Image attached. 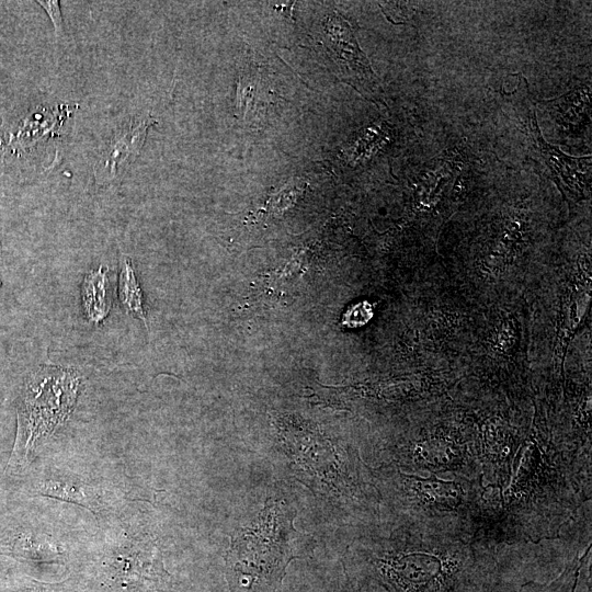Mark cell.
I'll use <instances>...</instances> for the list:
<instances>
[{
    "mask_svg": "<svg viewBox=\"0 0 592 592\" xmlns=\"http://www.w3.org/2000/svg\"><path fill=\"white\" fill-rule=\"evenodd\" d=\"M343 563L346 576L386 592H503L489 544L426 528L397 524L387 536L362 537Z\"/></svg>",
    "mask_w": 592,
    "mask_h": 592,
    "instance_id": "cell-1",
    "label": "cell"
},
{
    "mask_svg": "<svg viewBox=\"0 0 592 592\" xmlns=\"http://www.w3.org/2000/svg\"><path fill=\"white\" fill-rule=\"evenodd\" d=\"M590 454L522 444L496 504L492 531L534 542L556 537L590 498Z\"/></svg>",
    "mask_w": 592,
    "mask_h": 592,
    "instance_id": "cell-2",
    "label": "cell"
},
{
    "mask_svg": "<svg viewBox=\"0 0 592 592\" xmlns=\"http://www.w3.org/2000/svg\"><path fill=\"white\" fill-rule=\"evenodd\" d=\"M380 502L399 525L447 533L485 542L493 523L490 487L482 478L407 473L391 465L371 469Z\"/></svg>",
    "mask_w": 592,
    "mask_h": 592,
    "instance_id": "cell-3",
    "label": "cell"
},
{
    "mask_svg": "<svg viewBox=\"0 0 592 592\" xmlns=\"http://www.w3.org/2000/svg\"><path fill=\"white\" fill-rule=\"evenodd\" d=\"M294 517L284 500H267L251 523L234 535L225 554L231 592H277L289 562L312 549L294 528Z\"/></svg>",
    "mask_w": 592,
    "mask_h": 592,
    "instance_id": "cell-4",
    "label": "cell"
},
{
    "mask_svg": "<svg viewBox=\"0 0 592 592\" xmlns=\"http://www.w3.org/2000/svg\"><path fill=\"white\" fill-rule=\"evenodd\" d=\"M78 388V373L69 368L44 366L29 378L19 408L18 432V442L26 454L67 419Z\"/></svg>",
    "mask_w": 592,
    "mask_h": 592,
    "instance_id": "cell-5",
    "label": "cell"
},
{
    "mask_svg": "<svg viewBox=\"0 0 592 592\" xmlns=\"http://www.w3.org/2000/svg\"><path fill=\"white\" fill-rule=\"evenodd\" d=\"M328 46L334 54L344 77L372 100H379L382 89L371 64L360 48L350 24L339 14L325 23Z\"/></svg>",
    "mask_w": 592,
    "mask_h": 592,
    "instance_id": "cell-6",
    "label": "cell"
},
{
    "mask_svg": "<svg viewBox=\"0 0 592 592\" xmlns=\"http://www.w3.org/2000/svg\"><path fill=\"white\" fill-rule=\"evenodd\" d=\"M521 116L533 152L543 161L554 180L571 192H581L589 187L591 156L571 157L558 147L548 144L540 135L536 113L532 105H526V111Z\"/></svg>",
    "mask_w": 592,
    "mask_h": 592,
    "instance_id": "cell-7",
    "label": "cell"
},
{
    "mask_svg": "<svg viewBox=\"0 0 592 592\" xmlns=\"http://www.w3.org/2000/svg\"><path fill=\"white\" fill-rule=\"evenodd\" d=\"M151 124L150 118H146L132 125L118 136L113 137L94 166V175L98 181L112 179L117 174L121 167L136 158L144 145L147 129Z\"/></svg>",
    "mask_w": 592,
    "mask_h": 592,
    "instance_id": "cell-8",
    "label": "cell"
},
{
    "mask_svg": "<svg viewBox=\"0 0 592 592\" xmlns=\"http://www.w3.org/2000/svg\"><path fill=\"white\" fill-rule=\"evenodd\" d=\"M590 86H583L576 90L546 102L551 117L563 129H578V126L585 124L590 118L591 104Z\"/></svg>",
    "mask_w": 592,
    "mask_h": 592,
    "instance_id": "cell-9",
    "label": "cell"
},
{
    "mask_svg": "<svg viewBox=\"0 0 592 592\" xmlns=\"http://www.w3.org/2000/svg\"><path fill=\"white\" fill-rule=\"evenodd\" d=\"M106 272L107 269L100 265L89 272L82 283V307L87 318L95 325L106 318L112 306Z\"/></svg>",
    "mask_w": 592,
    "mask_h": 592,
    "instance_id": "cell-10",
    "label": "cell"
},
{
    "mask_svg": "<svg viewBox=\"0 0 592 592\" xmlns=\"http://www.w3.org/2000/svg\"><path fill=\"white\" fill-rule=\"evenodd\" d=\"M38 492L48 498L81 505L94 513L99 509V497L94 489L76 479L47 478L41 482Z\"/></svg>",
    "mask_w": 592,
    "mask_h": 592,
    "instance_id": "cell-11",
    "label": "cell"
},
{
    "mask_svg": "<svg viewBox=\"0 0 592 592\" xmlns=\"http://www.w3.org/2000/svg\"><path fill=\"white\" fill-rule=\"evenodd\" d=\"M118 285L119 301L126 314L139 318L147 327L143 293L132 259L127 255H122L119 261Z\"/></svg>",
    "mask_w": 592,
    "mask_h": 592,
    "instance_id": "cell-12",
    "label": "cell"
},
{
    "mask_svg": "<svg viewBox=\"0 0 592 592\" xmlns=\"http://www.w3.org/2000/svg\"><path fill=\"white\" fill-rule=\"evenodd\" d=\"M13 549L20 556L36 561H59L64 557L56 539L35 532L21 533L14 540Z\"/></svg>",
    "mask_w": 592,
    "mask_h": 592,
    "instance_id": "cell-13",
    "label": "cell"
},
{
    "mask_svg": "<svg viewBox=\"0 0 592 592\" xmlns=\"http://www.w3.org/2000/svg\"><path fill=\"white\" fill-rule=\"evenodd\" d=\"M590 550L591 546L582 555H576L553 581L545 584L525 583L519 592H577L581 570L591 557Z\"/></svg>",
    "mask_w": 592,
    "mask_h": 592,
    "instance_id": "cell-14",
    "label": "cell"
},
{
    "mask_svg": "<svg viewBox=\"0 0 592 592\" xmlns=\"http://www.w3.org/2000/svg\"><path fill=\"white\" fill-rule=\"evenodd\" d=\"M47 12L50 21L55 27L56 35H60L64 32L62 18L59 7V1H37Z\"/></svg>",
    "mask_w": 592,
    "mask_h": 592,
    "instance_id": "cell-15",
    "label": "cell"
},
{
    "mask_svg": "<svg viewBox=\"0 0 592 592\" xmlns=\"http://www.w3.org/2000/svg\"><path fill=\"white\" fill-rule=\"evenodd\" d=\"M27 592H54L49 589H44V588H39V589H35V590H30Z\"/></svg>",
    "mask_w": 592,
    "mask_h": 592,
    "instance_id": "cell-16",
    "label": "cell"
}]
</instances>
